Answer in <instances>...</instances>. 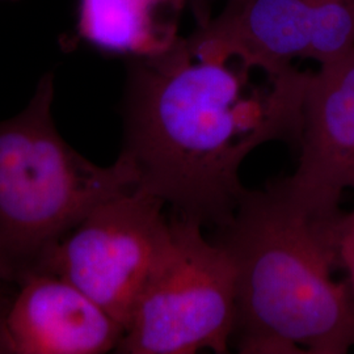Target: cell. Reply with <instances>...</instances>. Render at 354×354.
<instances>
[{"mask_svg": "<svg viewBox=\"0 0 354 354\" xmlns=\"http://www.w3.org/2000/svg\"><path fill=\"white\" fill-rule=\"evenodd\" d=\"M310 75L196 54L183 37L163 54L129 61L120 158L136 189L176 218L225 227L248 192L239 175L247 156L273 140L299 145Z\"/></svg>", "mask_w": 354, "mask_h": 354, "instance_id": "6da1fadb", "label": "cell"}, {"mask_svg": "<svg viewBox=\"0 0 354 354\" xmlns=\"http://www.w3.org/2000/svg\"><path fill=\"white\" fill-rule=\"evenodd\" d=\"M185 42L193 53L236 55L270 73L297 59L322 66L354 46V0H227Z\"/></svg>", "mask_w": 354, "mask_h": 354, "instance_id": "8992f818", "label": "cell"}, {"mask_svg": "<svg viewBox=\"0 0 354 354\" xmlns=\"http://www.w3.org/2000/svg\"><path fill=\"white\" fill-rule=\"evenodd\" d=\"M172 241L140 295L115 352H228L236 329V270L225 247L203 226L174 216Z\"/></svg>", "mask_w": 354, "mask_h": 354, "instance_id": "277c9868", "label": "cell"}, {"mask_svg": "<svg viewBox=\"0 0 354 354\" xmlns=\"http://www.w3.org/2000/svg\"><path fill=\"white\" fill-rule=\"evenodd\" d=\"M165 207L136 188L102 201L64 235L44 272L74 283L127 329L172 241Z\"/></svg>", "mask_w": 354, "mask_h": 354, "instance_id": "5b68a950", "label": "cell"}, {"mask_svg": "<svg viewBox=\"0 0 354 354\" xmlns=\"http://www.w3.org/2000/svg\"><path fill=\"white\" fill-rule=\"evenodd\" d=\"M54 88L49 71L26 108L0 121V273L15 283L44 272L95 206L136 188L122 158L102 167L64 140L53 118Z\"/></svg>", "mask_w": 354, "mask_h": 354, "instance_id": "3957f363", "label": "cell"}, {"mask_svg": "<svg viewBox=\"0 0 354 354\" xmlns=\"http://www.w3.org/2000/svg\"><path fill=\"white\" fill-rule=\"evenodd\" d=\"M7 281H8V279H4V277H3V274L0 273V283H3V282H7ZM10 282H11V281H10Z\"/></svg>", "mask_w": 354, "mask_h": 354, "instance_id": "4fadbf2b", "label": "cell"}, {"mask_svg": "<svg viewBox=\"0 0 354 354\" xmlns=\"http://www.w3.org/2000/svg\"><path fill=\"white\" fill-rule=\"evenodd\" d=\"M13 354H102L125 329L70 281L49 272L16 283L7 317Z\"/></svg>", "mask_w": 354, "mask_h": 354, "instance_id": "ba28073f", "label": "cell"}, {"mask_svg": "<svg viewBox=\"0 0 354 354\" xmlns=\"http://www.w3.org/2000/svg\"><path fill=\"white\" fill-rule=\"evenodd\" d=\"M0 1H17V0H0Z\"/></svg>", "mask_w": 354, "mask_h": 354, "instance_id": "5bb4252c", "label": "cell"}, {"mask_svg": "<svg viewBox=\"0 0 354 354\" xmlns=\"http://www.w3.org/2000/svg\"><path fill=\"white\" fill-rule=\"evenodd\" d=\"M188 3L197 21V26H206L209 20L213 17L212 10L215 0H188Z\"/></svg>", "mask_w": 354, "mask_h": 354, "instance_id": "7c38bea8", "label": "cell"}, {"mask_svg": "<svg viewBox=\"0 0 354 354\" xmlns=\"http://www.w3.org/2000/svg\"><path fill=\"white\" fill-rule=\"evenodd\" d=\"M332 244L336 257V266L346 270L349 288L354 297V210L342 214L332 230Z\"/></svg>", "mask_w": 354, "mask_h": 354, "instance_id": "30bf717a", "label": "cell"}, {"mask_svg": "<svg viewBox=\"0 0 354 354\" xmlns=\"http://www.w3.org/2000/svg\"><path fill=\"white\" fill-rule=\"evenodd\" d=\"M188 0H80L74 33L61 44L68 50L86 44L129 61L169 50L180 36V16Z\"/></svg>", "mask_w": 354, "mask_h": 354, "instance_id": "9c48e42d", "label": "cell"}, {"mask_svg": "<svg viewBox=\"0 0 354 354\" xmlns=\"http://www.w3.org/2000/svg\"><path fill=\"white\" fill-rule=\"evenodd\" d=\"M236 270L243 353L345 354L354 346V297L336 282L332 228L294 207L277 183L248 190L218 228Z\"/></svg>", "mask_w": 354, "mask_h": 354, "instance_id": "7a4b0ae2", "label": "cell"}, {"mask_svg": "<svg viewBox=\"0 0 354 354\" xmlns=\"http://www.w3.org/2000/svg\"><path fill=\"white\" fill-rule=\"evenodd\" d=\"M15 290V282L7 281L0 283V354H13L12 345L7 329V317Z\"/></svg>", "mask_w": 354, "mask_h": 354, "instance_id": "8fae6325", "label": "cell"}, {"mask_svg": "<svg viewBox=\"0 0 354 354\" xmlns=\"http://www.w3.org/2000/svg\"><path fill=\"white\" fill-rule=\"evenodd\" d=\"M298 147L295 172L276 183L297 210L332 227L344 190L354 189V46L311 73Z\"/></svg>", "mask_w": 354, "mask_h": 354, "instance_id": "52a82bcc", "label": "cell"}]
</instances>
